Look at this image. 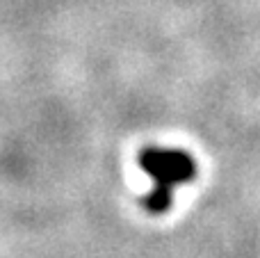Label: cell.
Segmentation results:
<instances>
[{
	"label": "cell",
	"instance_id": "obj_1",
	"mask_svg": "<svg viewBox=\"0 0 260 258\" xmlns=\"http://www.w3.org/2000/svg\"><path fill=\"white\" fill-rule=\"evenodd\" d=\"M139 167L155 181L153 190L142 199V206L153 215H162L171 208L174 187L189 183L197 176V163L183 149L146 146L139 153Z\"/></svg>",
	"mask_w": 260,
	"mask_h": 258
}]
</instances>
